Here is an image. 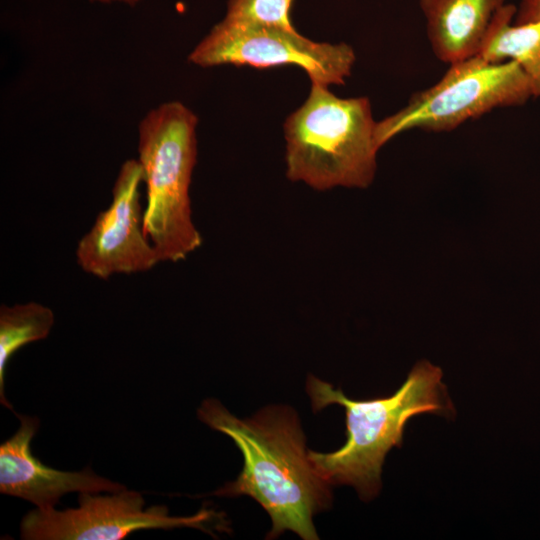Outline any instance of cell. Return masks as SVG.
Instances as JSON below:
<instances>
[{
  "mask_svg": "<svg viewBox=\"0 0 540 540\" xmlns=\"http://www.w3.org/2000/svg\"><path fill=\"white\" fill-rule=\"evenodd\" d=\"M504 0H420L436 57L452 64L476 56Z\"/></svg>",
  "mask_w": 540,
  "mask_h": 540,
  "instance_id": "obj_10",
  "label": "cell"
},
{
  "mask_svg": "<svg viewBox=\"0 0 540 540\" xmlns=\"http://www.w3.org/2000/svg\"><path fill=\"white\" fill-rule=\"evenodd\" d=\"M197 125L191 109L168 101L151 109L138 126L137 160L147 193L143 230L161 262L184 260L202 244L190 200Z\"/></svg>",
  "mask_w": 540,
  "mask_h": 540,
  "instance_id": "obj_4",
  "label": "cell"
},
{
  "mask_svg": "<svg viewBox=\"0 0 540 540\" xmlns=\"http://www.w3.org/2000/svg\"><path fill=\"white\" fill-rule=\"evenodd\" d=\"M540 21V0H523L515 15V25Z\"/></svg>",
  "mask_w": 540,
  "mask_h": 540,
  "instance_id": "obj_14",
  "label": "cell"
},
{
  "mask_svg": "<svg viewBox=\"0 0 540 540\" xmlns=\"http://www.w3.org/2000/svg\"><path fill=\"white\" fill-rule=\"evenodd\" d=\"M54 319L53 311L37 302L0 307V401L5 407L13 409L4 394L9 359L26 344L45 339Z\"/></svg>",
  "mask_w": 540,
  "mask_h": 540,
  "instance_id": "obj_12",
  "label": "cell"
},
{
  "mask_svg": "<svg viewBox=\"0 0 540 540\" xmlns=\"http://www.w3.org/2000/svg\"><path fill=\"white\" fill-rule=\"evenodd\" d=\"M367 97L339 98L311 82L308 97L284 122L286 176L326 191L367 188L380 149Z\"/></svg>",
  "mask_w": 540,
  "mask_h": 540,
  "instance_id": "obj_3",
  "label": "cell"
},
{
  "mask_svg": "<svg viewBox=\"0 0 540 540\" xmlns=\"http://www.w3.org/2000/svg\"><path fill=\"white\" fill-rule=\"evenodd\" d=\"M20 427L0 446V492L30 501L40 509L55 508L69 492H109L124 489L120 483L97 476L90 468L80 472L56 470L42 464L30 450L38 419L17 415Z\"/></svg>",
  "mask_w": 540,
  "mask_h": 540,
  "instance_id": "obj_9",
  "label": "cell"
},
{
  "mask_svg": "<svg viewBox=\"0 0 540 540\" xmlns=\"http://www.w3.org/2000/svg\"><path fill=\"white\" fill-rule=\"evenodd\" d=\"M355 60L353 48L346 43L315 42L295 28L238 24L225 19L215 24L188 56L190 63L203 68L295 65L311 82L325 86L343 85Z\"/></svg>",
  "mask_w": 540,
  "mask_h": 540,
  "instance_id": "obj_6",
  "label": "cell"
},
{
  "mask_svg": "<svg viewBox=\"0 0 540 540\" xmlns=\"http://www.w3.org/2000/svg\"><path fill=\"white\" fill-rule=\"evenodd\" d=\"M433 86L414 93L396 113L376 123L379 148L411 130L450 131L493 109L520 105L535 96L531 80L513 60L473 56L452 64Z\"/></svg>",
  "mask_w": 540,
  "mask_h": 540,
  "instance_id": "obj_5",
  "label": "cell"
},
{
  "mask_svg": "<svg viewBox=\"0 0 540 540\" xmlns=\"http://www.w3.org/2000/svg\"><path fill=\"white\" fill-rule=\"evenodd\" d=\"M293 0H228L223 19L238 24L294 29L290 20Z\"/></svg>",
  "mask_w": 540,
  "mask_h": 540,
  "instance_id": "obj_13",
  "label": "cell"
},
{
  "mask_svg": "<svg viewBox=\"0 0 540 540\" xmlns=\"http://www.w3.org/2000/svg\"><path fill=\"white\" fill-rule=\"evenodd\" d=\"M89 1L91 3H99V4H105V5L123 4L129 7H134L140 4L141 2H143L144 0H89Z\"/></svg>",
  "mask_w": 540,
  "mask_h": 540,
  "instance_id": "obj_15",
  "label": "cell"
},
{
  "mask_svg": "<svg viewBox=\"0 0 540 540\" xmlns=\"http://www.w3.org/2000/svg\"><path fill=\"white\" fill-rule=\"evenodd\" d=\"M82 492L78 508L57 511L36 508L20 524V535L26 540H119L142 529L192 527L213 534L209 524L216 513L203 508L192 516H170L167 507L143 509L139 492L126 488L111 496Z\"/></svg>",
  "mask_w": 540,
  "mask_h": 540,
  "instance_id": "obj_7",
  "label": "cell"
},
{
  "mask_svg": "<svg viewBox=\"0 0 540 540\" xmlns=\"http://www.w3.org/2000/svg\"><path fill=\"white\" fill-rule=\"evenodd\" d=\"M307 393L314 412L338 404L345 409L346 442L321 453L308 450L317 473L330 485H350L369 501L381 490L382 466L387 453L400 448L410 418L433 413L453 418L455 409L442 382V371L426 360L418 362L392 395L369 400L350 399L342 390L313 375Z\"/></svg>",
  "mask_w": 540,
  "mask_h": 540,
  "instance_id": "obj_2",
  "label": "cell"
},
{
  "mask_svg": "<svg viewBox=\"0 0 540 540\" xmlns=\"http://www.w3.org/2000/svg\"><path fill=\"white\" fill-rule=\"evenodd\" d=\"M142 182L138 160H126L114 182L110 205L77 244L76 260L84 272L108 279L114 274L149 271L161 262L143 230Z\"/></svg>",
  "mask_w": 540,
  "mask_h": 540,
  "instance_id": "obj_8",
  "label": "cell"
},
{
  "mask_svg": "<svg viewBox=\"0 0 540 540\" xmlns=\"http://www.w3.org/2000/svg\"><path fill=\"white\" fill-rule=\"evenodd\" d=\"M517 9L504 4L493 16L477 56L489 62L513 60L532 82L540 96V21L512 25Z\"/></svg>",
  "mask_w": 540,
  "mask_h": 540,
  "instance_id": "obj_11",
  "label": "cell"
},
{
  "mask_svg": "<svg viewBox=\"0 0 540 540\" xmlns=\"http://www.w3.org/2000/svg\"><path fill=\"white\" fill-rule=\"evenodd\" d=\"M199 420L229 436L244 464L237 479L214 492L222 497L249 496L272 520L267 539L292 531L304 540L319 539L313 516L332 504L330 484L313 467L296 411L271 405L240 419L220 401L206 399L197 410Z\"/></svg>",
  "mask_w": 540,
  "mask_h": 540,
  "instance_id": "obj_1",
  "label": "cell"
}]
</instances>
